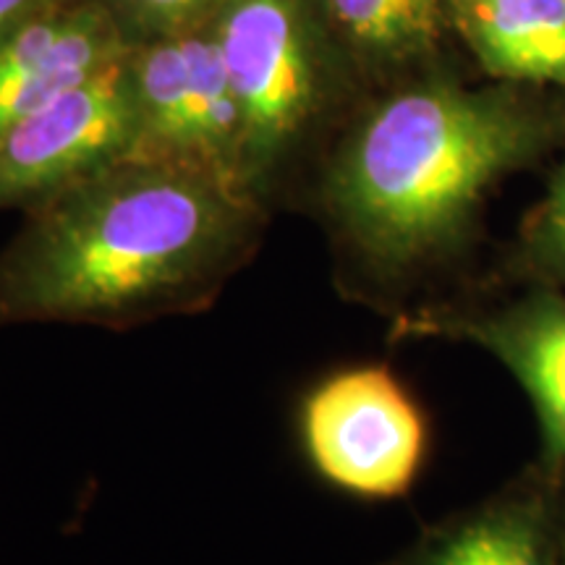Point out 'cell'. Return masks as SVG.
<instances>
[{
  "mask_svg": "<svg viewBox=\"0 0 565 565\" xmlns=\"http://www.w3.org/2000/svg\"><path fill=\"white\" fill-rule=\"evenodd\" d=\"M265 215L189 162H113L30 207L0 254V324L124 330L202 312L257 252Z\"/></svg>",
  "mask_w": 565,
  "mask_h": 565,
  "instance_id": "1",
  "label": "cell"
},
{
  "mask_svg": "<svg viewBox=\"0 0 565 565\" xmlns=\"http://www.w3.org/2000/svg\"><path fill=\"white\" fill-rule=\"evenodd\" d=\"M526 150L529 126L503 100L450 84L404 89L343 141L324 210L370 275L412 280L461 244L482 196Z\"/></svg>",
  "mask_w": 565,
  "mask_h": 565,
  "instance_id": "2",
  "label": "cell"
},
{
  "mask_svg": "<svg viewBox=\"0 0 565 565\" xmlns=\"http://www.w3.org/2000/svg\"><path fill=\"white\" fill-rule=\"evenodd\" d=\"M242 113V179L270 200L330 97V45L317 0H225L212 19Z\"/></svg>",
  "mask_w": 565,
  "mask_h": 565,
  "instance_id": "3",
  "label": "cell"
},
{
  "mask_svg": "<svg viewBox=\"0 0 565 565\" xmlns=\"http://www.w3.org/2000/svg\"><path fill=\"white\" fill-rule=\"evenodd\" d=\"M309 461L341 490L387 500L404 494L427 454V422L387 366H351L303 401Z\"/></svg>",
  "mask_w": 565,
  "mask_h": 565,
  "instance_id": "4",
  "label": "cell"
},
{
  "mask_svg": "<svg viewBox=\"0 0 565 565\" xmlns=\"http://www.w3.org/2000/svg\"><path fill=\"white\" fill-rule=\"evenodd\" d=\"M129 51L0 134V210L45 202L137 147Z\"/></svg>",
  "mask_w": 565,
  "mask_h": 565,
  "instance_id": "5",
  "label": "cell"
},
{
  "mask_svg": "<svg viewBox=\"0 0 565 565\" xmlns=\"http://www.w3.org/2000/svg\"><path fill=\"white\" fill-rule=\"evenodd\" d=\"M103 0H74L0 45V134L129 51Z\"/></svg>",
  "mask_w": 565,
  "mask_h": 565,
  "instance_id": "6",
  "label": "cell"
},
{
  "mask_svg": "<svg viewBox=\"0 0 565 565\" xmlns=\"http://www.w3.org/2000/svg\"><path fill=\"white\" fill-rule=\"evenodd\" d=\"M408 335H443L482 345L515 374L532 398L547 456L565 461V299L536 296L498 315H422Z\"/></svg>",
  "mask_w": 565,
  "mask_h": 565,
  "instance_id": "7",
  "label": "cell"
},
{
  "mask_svg": "<svg viewBox=\"0 0 565 565\" xmlns=\"http://www.w3.org/2000/svg\"><path fill=\"white\" fill-rule=\"evenodd\" d=\"M448 11L490 74L565 84V0H448Z\"/></svg>",
  "mask_w": 565,
  "mask_h": 565,
  "instance_id": "8",
  "label": "cell"
},
{
  "mask_svg": "<svg viewBox=\"0 0 565 565\" xmlns=\"http://www.w3.org/2000/svg\"><path fill=\"white\" fill-rule=\"evenodd\" d=\"M398 565H561L547 508L503 498L429 529Z\"/></svg>",
  "mask_w": 565,
  "mask_h": 565,
  "instance_id": "9",
  "label": "cell"
},
{
  "mask_svg": "<svg viewBox=\"0 0 565 565\" xmlns=\"http://www.w3.org/2000/svg\"><path fill=\"white\" fill-rule=\"evenodd\" d=\"M333 40L370 61L433 51L450 21L448 0H317Z\"/></svg>",
  "mask_w": 565,
  "mask_h": 565,
  "instance_id": "10",
  "label": "cell"
},
{
  "mask_svg": "<svg viewBox=\"0 0 565 565\" xmlns=\"http://www.w3.org/2000/svg\"><path fill=\"white\" fill-rule=\"evenodd\" d=\"M129 45L175 38L210 24L225 0H103Z\"/></svg>",
  "mask_w": 565,
  "mask_h": 565,
  "instance_id": "11",
  "label": "cell"
},
{
  "mask_svg": "<svg viewBox=\"0 0 565 565\" xmlns=\"http://www.w3.org/2000/svg\"><path fill=\"white\" fill-rule=\"evenodd\" d=\"M534 252L545 275L565 282V173L536 223Z\"/></svg>",
  "mask_w": 565,
  "mask_h": 565,
  "instance_id": "12",
  "label": "cell"
},
{
  "mask_svg": "<svg viewBox=\"0 0 565 565\" xmlns=\"http://www.w3.org/2000/svg\"><path fill=\"white\" fill-rule=\"evenodd\" d=\"M68 3H74V0H0V45L24 30L26 24Z\"/></svg>",
  "mask_w": 565,
  "mask_h": 565,
  "instance_id": "13",
  "label": "cell"
},
{
  "mask_svg": "<svg viewBox=\"0 0 565 565\" xmlns=\"http://www.w3.org/2000/svg\"><path fill=\"white\" fill-rule=\"evenodd\" d=\"M561 565H565V542L561 545Z\"/></svg>",
  "mask_w": 565,
  "mask_h": 565,
  "instance_id": "14",
  "label": "cell"
}]
</instances>
